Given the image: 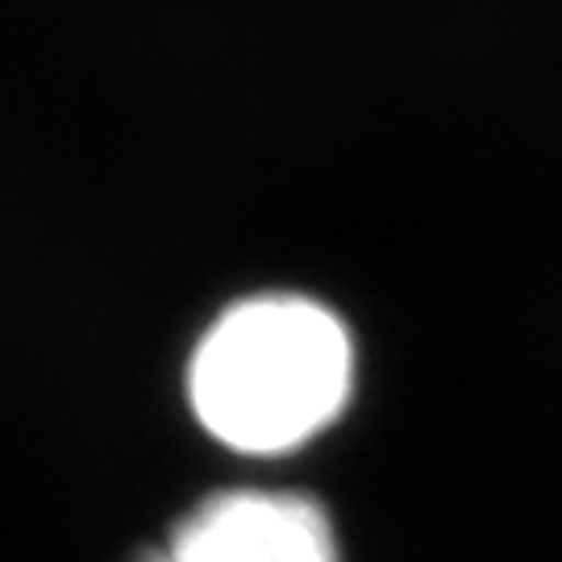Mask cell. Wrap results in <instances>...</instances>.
<instances>
[{
	"label": "cell",
	"mask_w": 562,
	"mask_h": 562,
	"mask_svg": "<svg viewBox=\"0 0 562 562\" xmlns=\"http://www.w3.org/2000/svg\"><path fill=\"white\" fill-rule=\"evenodd\" d=\"M134 562H167V554H162V546H150V550H142Z\"/></svg>",
	"instance_id": "cell-3"
},
{
	"label": "cell",
	"mask_w": 562,
	"mask_h": 562,
	"mask_svg": "<svg viewBox=\"0 0 562 562\" xmlns=\"http://www.w3.org/2000/svg\"><path fill=\"white\" fill-rule=\"evenodd\" d=\"M188 408L234 454L276 459L322 438L355 396V338L329 304L259 292L222 308L183 371Z\"/></svg>",
	"instance_id": "cell-1"
},
{
	"label": "cell",
	"mask_w": 562,
	"mask_h": 562,
	"mask_svg": "<svg viewBox=\"0 0 562 562\" xmlns=\"http://www.w3.org/2000/svg\"><path fill=\"white\" fill-rule=\"evenodd\" d=\"M167 562H341L338 533L304 492L225 487L183 513L162 542Z\"/></svg>",
	"instance_id": "cell-2"
}]
</instances>
